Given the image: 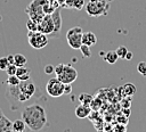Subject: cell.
Returning <instances> with one entry per match:
<instances>
[{"instance_id":"obj_21","label":"cell","mask_w":146,"mask_h":132,"mask_svg":"<svg viewBox=\"0 0 146 132\" xmlns=\"http://www.w3.org/2000/svg\"><path fill=\"white\" fill-rule=\"evenodd\" d=\"M42 9H43V13H44L46 15H51L56 8L51 5V2H46V3H43Z\"/></svg>"},{"instance_id":"obj_14","label":"cell","mask_w":146,"mask_h":132,"mask_svg":"<svg viewBox=\"0 0 146 132\" xmlns=\"http://www.w3.org/2000/svg\"><path fill=\"white\" fill-rule=\"evenodd\" d=\"M16 75L18 76V79L21 81H26V80L31 79V69L26 66H19V67H17Z\"/></svg>"},{"instance_id":"obj_34","label":"cell","mask_w":146,"mask_h":132,"mask_svg":"<svg viewBox=\"0 0 146 132\" xmlns=\"http://www.w3.org/2000/svg\"><path fill=\"white\" fill-rule=\"evenodd\" d=\"M124 59H127V60H131V59H132V52L128 50V52H127V55H125V58H124Z\"/></svg>"},{"instance_id":"obj_16","label":"cell","mask_w":146,"mask_h":132,"mask_svg":"<svg viewBox=\"0 0 146 132\" xmlns=\"http://www.w3.org/2000/svg\"><path fill=\"white\" fill-rule=\"evenodd\" d=\"M26 129V124L22 118H17L13 122V131L14 132H24Z\"/></svg>"},{"instance_id":"obj_26","label":"cell","mask_w":146,"mask_h":132,"mask_svg":"<svg viewBox=\"0 0 146 132\" xmlns=\"http://www.w3.org/2000/svg\"><path fill=\"white\" fill-rule=\"evenodd\" d=\"M8 66H9V63H8L7 57H1L0 58V71H6Z\"/></svg>"},{"instance_id":"obj_1","label":"cell","mask_w":146,"mask_h":132,"mask_svg":"<svg viewBox=\"0 0 146 132\" xmlns=\"http://www.w3.org/2000/svg\"><path fill=\"white\" fill-rule=\"evenodd\" d=\"M47 99L42 96L40 99L24 106L22 109V119L32 131H41L48 126L47 118Z\"/></svg>"},{"instance_id":"obj_7","label":"cell","mask_w":146,"mask_h":132,"mask_svg":"<svg viewBox=\"0 0 146 132\" xmlns=\"http://www.w3.org/2000/svg\"><path fill=\"white\" fill-rule=\"evenodd\" d=\"M56 77L64 84H66V83L72 84L78 77V72L71 64H63V67H62L60 72L58 74H56Z\"/></svg>"},{"instance_id":"obj_2","label":"cell","mask_w":146,"mask_h":132,"mask_svg":"<svg viewBox=\"0 0 146 132\" xmlns=\"http://www.w3.org/2000/svg\"><path fill=\"white\" fill-rule=\"evenodd\" d=\"M6 99L9 102L11 110H18L22 108V106H26L35 100L30 98L27 94H25L18 85H8L6 89Z\"/></svg>"},{"instance_id":"obj_23","label":"cell","mask_w":146,"mask_h":132,"mask_svg":"<svg viewBox=\"0 0 146 132\" xmlns=\"http://www.w3.org/2000/svg\"><path fill=\"white\" fill-rule=\"evenodd\" d=\"M116 53H117V56H119V58H121V59H124L125 58V55H127V52H128V49L124 47V46H120V47H117L116 48Z\"/></svg>"},{"instance_id":"obj_37","label":"cell","mask_w":146,"mask_h":132,"mask_svg":"<svg viewBox=\"0 0 146 132\" xmlns=\"http://www.w3.org/2000/svg\"><path fill=\"white\" fill-rule=\"evenodd\" d=\"M47 2H51V1H54V0H46Z\"/></svg>"},{"instance_id":"obj_35","label":"cell","mask_w":146,"mask_h":132,"mask_svg":"<svg viewBox=\"0 0 146 132\" xmlns=\"http://www.w3.org/2000/svg\"><path fill=\"white\" fill-rule=\"evenodd\" d=\"M6 57H7L9 64H14V55H8V56H6Z\"/></svg>"},{"instance_id":"obj_28","label":"cell","mask_w":146,"mask_h":132,"mask_svg":"<svg viewBox=\"0 0 146 132\" xmlns=\"http://www.w3.org/2000/svg\"><path fill=\"white\" fill-rule=\"evenodd\" d=\"M43 72H44L46 74L50 75V74H52V73L55 72V66H52V65H46L44 68H43Z\"/></svg>"},{"instance_id":"obj_30","label":"cell","mask_w":146,"mask_h":132,"mask_svg":"<svg viewBox=\"0 0 146 132\" xmlns=\"http://www.w3.org/2000/svg\"><path fill=\"white\" fill-rule=\"evenodd\" d=\"M72 93V86L71 83H66L64 84V94H71Z\"/></svg>"},{"instance_id":"obj_15","label":"cell","mask_w":146,"mask_h":132,"mask_svg":"<svg viewBox=\"0 0 146 132\" xmlns=\"http://www.w3.org/2000/svg\"><path fill=\"white\" fill-rule=\"evenodd\" d=\"M121 91L123 92V96L124 97H132L135 93H136V86L132 84V83H127L122 86Z\"/></svg>"},{"instance_id":"obj_33","label":"cell","mask_w":146,"mask_h":132,"mask_svg":"<svg viewBox=\"0 0 146 132\" xmlns=\"http://www.w3.org/2000/svg\"><path fill=\"white\" fill-rule=\"evenodd\" d=\"M122 113H124V114H123L124 116L129 117V116H130V113H131V112H130V108H123V109H122Z\"/></svg>"},{"instance_id":"obj_8","label":"cell","mask_w":146,"mask_h":132,"mask_svg":"<svg viewBox=\"0 0 146 132\" xmlns=\"http://www.w3.org/2000/svg\"><path fill=\"white\" fill-rule=\"evenodd\" d=\"M46 91L50 97L58 98L64 94V83L57 77H51L46 83Z\"/></svg>"},{"instance_id":"obj_31","label":"cell","mask_w":146,"mask_h":132,"mask_svg":"<svg viewBox=\"0 0 146 132\" xmlns=\"http://www.w3.org/2000/svg\"><path fill=\"white\" fill-rule=\"evenodd\" d=\"M117 121H119V123H122V124H125V125H127V123H128V117H127V116H120V117H117Z\"/></svg>"},{"instance_id":"obj_6","label":"cell","mask_w":146,"mask_h":132,"mask_svg":"<svg viewBox=\"0 0 146 132\" xmlns=\"http://www.w3.org/2000/svg\"><path fill=\"white\" fill-rule=\"evenodd\" d=\"M82 27L74 26L66 32V40L72 49H79L82 44Z\"/></svg>"},{"instance_id":"obj_5","label":"cell","mask_w":146,"mask_h":132,"mask_svg":"<svg viewBox=\"0 0 146 132\" xmlns=\"http://www.w3.org/2000/svg\"><path fill=\"white\" fill-rule=\"evenodd\" d=\"M108 9V3L105 0H89L86 6V10L89 16H100L105 15Z\"/></svg>"},{"instance_id":"obj_24","label":"cell","mask_w":146,"mask_h":132,"mask_svg":"<svg viewBox=\"0 0 146 132\" xmlns=\"http://www.w3.org/2000/svg\"><path fill=\"white\" fill-rule=\"evenodd\" d=\"M26 27L29 31H38V23L34 22L33 19L29 18L27 22H26Z\"/></svg>"},{"instance_id":"obj_32","label":"cell","mask_w":146,"mask_h":132,"mask_svg":"<svg viewBox=\"0 0 146 132\" xmlns=\"http://www.w3.org/2000/svg\"><path fill=\"white\" fill-rule=\"evenodd\" d=\"M62 67H63V64H58V65H56V66H55V74H58V73L60 72Z\"/></svg>"},{"instance_id":"obj_13","label":"cell","mask_w":146,"mask_h":132,"mask_svg":"<svg viewBox=\"0 0 146 132\" xmlns=\"http://www.w3.org/2000/svg\"><path fill=\"white\" fill-rule=\"evenodd\" d=\"M82 43L87 46H94L97 43V36L94 32H83L82 33Z\"/></svg>"},{"instance_id":"obj_9","label":"cell","mask_w":146,"mask_h":132,"mask_svg":"<svg viewBox=\"0 0 146 132\" xmlns=\"http://www.w3.org/2000/svg\"><path fill=\"white\" fill-rule=\"evenodd\" d=\"M38 31L50 35L54 31V22H52V17L51 15H44L43 18L39 22L38 24Z\"/></svg>"},{"instance_id":"obj_11","label":"cell","mask_w":146,"mask_h":132,"mask_svg":"<svg viewBox=\"0 0 146 132\" xmlns=\"http://www.w3.org/2000/svg\"><path fill=\"white\" fill-rule=\"evenodd\" d=\"M13 131V122L7 118L3 112L0 109V132H8Z\"/></svg>"},{"instance_id":"obj_25","label":"cell","mask_w":146,"mask_h":132,"mask_svg":"<svg viewBox=\"0 0 146 132\" xmlns=\"http://www.w3.org/2000/svg\"><path fill=\"white\" fill-rule=\"evenodd\" d=\"M137 72L143 75V76H146V61H140L138 63L137 65Z\"/></svg>"},{"instance_id":"obj_18","label":"cell","mask_w":146,"mask_h":132,"mask_svg":"<svg viewBox=\"0 0 146 132\" xmlns=\"http://www.w3.org/2000/svg\"><path fill=\"white\" fill-rule=\"evenodd\" d=\"M26 61H27V59H26V57H25L24 55H22V53H16V55H14V64H15L17 67H19V66H25V65H26Z\"/></svg>"},{"instance_id":"obj_29","label":"cell","mask_w":146,"mask_h":132,"mask_svg":"<svg viewBox=\"0 0 146 132\" xmlns=\"http://www.w3.org/2000/svg\"><path fill=\"white\" fill-rule=\"evenodd\" d=\"M113 130H114V131H125V130H127V126H125V124L119 123V124H116V125L113 127Z\"/></svg>"},{"instance_id":"obj_36","label":"cell","mask_w":146,"mask_h":132,"mask_svg":"<svg viewBox=\"0 0 146 132\" xmlns=\"http://www.w3.org/2000/svg\"><path fill=\"white\" fill-rule=\"evenodd\" d=\"M57 2L60 5V7H64V5H65V0H57Z\"/></svg>"},{"instance_id":"obj_27","label":"cell","mask_w":146,"mask_h":132,"mask_svg":"<svg viewBox=\"0 0 146 132\" xmlns=\"http://www.w3.org/2000/svg\"><path fill=\"white\" fill-rule=\"evenodd\" d=\"M16 71H17V66L15 64H9V66L6 69L8 75H16Z\"/></svg>"},{"instance_id":"obj_12","label":"cell","mask_w":146,"mask_h":132,"mask_svg":"<svg viewBox=\"0 0 146 132\" xmlns=\"http://www.w3.org/2000/svg\"><path fill=\"white\" fill-rule=\"evenodd\" d=\"M90 114H91V108L89 105L81 104V105L76 106V108H75V116L78 118H86Z\"/></svg>"},{"instance_id":"obj_22","label":"cell","mask_w":146,"mask_h":132,"mask_svg":"<svg viewBox=\"0 0 146 132\" xmlns=\"http://www.w3.org/2000/svg\"><path fill=\"white\" fill-rule=\"evenodd\" d=\"M19 82H21V80L18 79L17 75H8V79H7L8 85H18Z\"/></svg>"},{"instance_id":"obj_17","label":"cell","mask_w":146,"mask_h":132,"mask_svg":"<svg viewBox=\"0 0 146 132\" xmlns=\"http://www.w3.org/2000/svg\"><path fill=\"white\" fill-rule=\"evenodd\" d=\"M117 59H119V56L116 51H108L104 55V60L108 64H115Z\"/></svg>"},{"instance_id":"obj_3","label":"cell","mask_w":146,"mask_h":132,"mask_svg":"<svg viewBox=\"0 0 146 132\" xmlns=\"http://www.w3.org/2000/svg\"><path fill=\"white\" fill-rule=\"evenodd\" d=\"M47 1L46 0H33L25 9V11L29 14L30 18L33 19L34 22H36L39 24V22L43 18V16L46 15L43 13V9H42V6L43 3H46Z\"/></svg>"},{"instance_id":"obj_4","label":"cell","mask_w":146,"mask_h":132,"mask_svg":"<svg viewBox=\"0 0 146 132\" xmlns=\"http://www.w3.org/2000/svg\"><path fill=\"white\" fill-rule=\"evenodd\" d=\"M27 40L30 46L33 49H42L48 44V36L47 34L40 32V31H29Z\"/></svg>"},{"instance_id":"obj_10","label":"cell","mask_w":146,"mask_h":132,"mask_svg":"<svg viewBox=\"0 0 146 132\" xmlns=\"http://www.w3.org/2000/svg\"><path fill=\"white\" fill-rule=\"evenodd\" d=\"M52 22H54V31L50 34L51 38H58L62 30V15H60V7L56 8L51 14Z\"/></svg>"},{"instance_id":"obj_20","label":"cell","mask_w":146,"mask_h":132,"mask_svg":"<svg viewBox=\"0 0 146 132\" xmlns=\"http://www.w3.org/2000/svg\"><path fill=\"white\" fill-rule=\"evenodd\" d=\"M79 100H80L81 104H84V105H89L90 106V102L92 100V97L90 94H88V93H81L79 96Z\"/></svg>"},{"instance_id":"obj_19","label":"cell","mask_w":146,"mask_h":132,"mask_svg":"<svg viewBox=\"0 0 146 132\" xmlns=\"http://www.w3.org/2000/svg\"><path fill=\"white\" fill-rule=\"evenodd\" d=\"M79 50L81 51V53H82V56L84 57V58H89V57H91V50H90V46H87V44H81V47L79 48Z\"/></svg>"}]
</instances>
